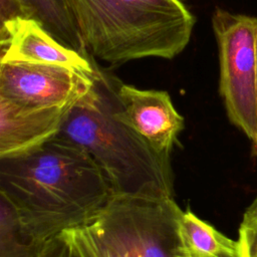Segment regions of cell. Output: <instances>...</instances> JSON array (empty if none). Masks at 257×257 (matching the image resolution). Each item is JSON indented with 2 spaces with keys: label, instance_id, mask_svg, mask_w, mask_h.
Masks as SVG:
<instances>
[{
  "label": "cell",
  "instance_id": "obj_18",
  "mask_svg": "<svg viewBox=\"0 0 257 257\" xmlns=\"http://www.w3.org/2000/svg\"><path fill=\"white\" fill-rule=\"evenodd\" d=\"M252 144H253V150H254V153L256 154V156H257V131H256V136H255V138H254V140L252 141Z\"/></svg>",
  "mask_w": 257,
  "mask_h": 257
},
{
  "label": "cell",
  "instance_id": "obj_10",
  "mask_svg": "<svg viewBox=\"0 0 257 257\" xmlns=\"http://www.w3.org/2000/svg\"><path fill=\"white\" fill-rule=\"evenodd\" d=\"M179 231L186 257H242L238 240H232L189 209L179 219Z\"/></svg>",
  "mask_w": 257,
  "mask_h": 257
},
{
  "label": "cell",
  "instance_id": "obj_7",
  "mask_svg": "<svg viewBox=\"0 0 257 257\" xmlns=\"http://www.w3.org/2000/svg\"><path fill=\"white\" fill-rule=\"evenodd\" d=\"M116 115L161 154H171L185 127L184 117L165 90L117 82Z\"/></svg>",
  "mask_w": 257,
  "mask_h": 257
},
{
  "label": "cell",
  "instance_id": "obj_1",
  "mask_svg": "<svg viewBox=\"0 0 257 257\" xmlns=\"http://www.w3.org/2000/svg\"><path fill=\"white\" fill-rule=\"evenodd\" d=\"M0 193L41 246L88 225L112 197L89 157L56 137L0 159Z\"/></svg>",
  "mask_w": 257,
  "mask_h": 257
},
{
  "label": "cell",
  "instance_id": "obj_16",
  "mask_svg": "<svg viewBox=\"0 0 257 257\" xmlns=\"http://www.w3.org/2000/svg\"><path fill=\"white\" fill-rule=\"evenodd\" d=\"M40 257H77L70 246L59 235L41 246Z\"/></svg>",
  "mask_w": 257,
  "mask_h": 257
},
{
  "label": "cell",
  "instance_id": "obj_6",
  "mask_svg": "<svg viewBox=\"0 0 257 257\" xmlns=\"http://www.w3.org/2000/svg\"><path fill=\"white\" fill-rule=\"evenodd\" d=\"M94 76L59 65L0 62V96L31 109L66 107L92 86Z\"/></svg>",
  "mask_w": 257,
  "mask_h": 257
},
{
  "label": "cell",
  "instance_id": "obj_2",
  "mask_svg": "<svg viewBox=\"0 0 257 257\" xmlns=\"http://www.w3.org/2000/svg\"><path fill=\"white\" fill-rule=\"evenodd\" d=\"M116 85L98 69L92 86L65 110L54 137L89 157L112 196L173 199L170 156L156 151L118 118Z\"/></svg>",
  "mask_w": 257,
  "mask_h": 257
},
{
  "label": "cell",
  "instance_id": "obj_15",
  "mask_svg": "<svg viewBox=\"0 0 257 257\" xmlns=\"http://www.w3.org/2000/svg\"><path fill=\"white\" fill-rule=\"evenodd\" d=\"M18 17H27L19 0H0V58L8 38L7 24Z\"/></svg>",
  "mask_w": 257,
  "mask_h": 257
},
{
  "label": "cell",
  "instance_id": "obj_9",
  "mask_svg": "<svg viewBox=\"0 0 257 257\" xmlns=\"http://www.w3.org/2000/svg\"><path fill=\"white\" fill-rule=\"evenodd\" d=\"M67 107L31 109L0 96V159L31 150L54 137Z\"/></svg>",
  "mask_w": 257,
  "mask_h": 257
},
{
  "label": "cell",
  "instance_id": "obj_13",
  "mask_svg": "<svg viewBox=\"0 0 257 257\" xmlns=\"http://www.w3.org/2000/svg\"><path fill=\"white\" fill-rule=\"evenodd\" d=\"M77 257H128L114 242L89 226H80L60 234Z\"/></svg>",
  "mask_w": 257,
  "mask_h": 257
},
{
  "label": "cell",
  "instance_id": "obj_17",
  "mask_svg": "<svg viewBox=\"0 0 257 257\" xmlns=\"http://www.w3.org/2000/svg\"><path fill=\"white\" fill-rule=\"evenodd\" d=\"M247 211H249V212H251V213L257 215V198L254 200V202L251 204V206L247 209Z\"/></svg>",
  "mask_w": 257,
  "mask_h": 257
},
{
  "label": "cell",
  "instance_id": "obj_4",
  "mask_svg": "<svg viewBox=\"0 0 257 257\" xmlns=\"http://www.w3.org/2000/svg\"><path fill=\"white\" fill-rule=\"evenodd\" d=\"M182 212L174 198L112 196L87 226L128 257H186L179 231Z\"/></svg>",
  "mask_w": 257,
  "mask_h": 257
},
{
  "label": "cell",
  "instance_id": "obj_3",
  "mask_svg": "<svg viewBox=\"0 0 257 257\" xmlns=\"http://www.w3.org/2000/svg\"><path fill=\"white\" fill-rule=\"evenodd\" d=\"M85 52L110 65L171 59L188 45L195 18L181 0H65Z\"/></svg>",
  "mask_w": 257,
  "mask_h": 257
},
{
  "label": "cell",
  "instance_id": "obj_11",
  "mask_svg": "<svg viewBox=\"0 0 257 257\" xmlns=\"http://www.w3.org/2000/svg\"><path fill=\"white\" fill-rule=\"evenodd\" d=\"M27 17L37 21L64 46L85 53L65 0H19Z\"/></svg>",
  "mask_w": 257,
  "mask_h": 257
},
{
  "label": "cell",
  "instance_id": "obj_5",
  "mask_svg": "<svg viewBox=\"0 0 257 257\" xmlns=\"http://www.w3.org/2000/svg\"><path fill=\"white\" fill-rule=\"evenodd\" d=\"M212 26L227 114L252 142L257 131V18L217 8Z\"/></svg>",
  "mask_w": 257,
  "mask_h": 257
},
{
  "label": "cell",
  "instance_id": "obj_14",
  "mask_svg": "<svg viewBox=\"0 0 257 257\" xmlns=\"http://www.w3.org/2000/svg\"><path fill=\"white\" fill-rule=\"evenodd\" d=\"M242 257H257V215L246 210L239 228Z\"/></svg>",
  "mask_w": 257,
  "mask_h": 257
},
{
  "label": "cell",
  "instance_id": "obj_12",
  "mask_svg": "<svg viewBox=\"0 0 257 257\" xmlns=\"http://www.w3.org/2000/svg\"><path fill=\"white\" fill-rule=\"evenodd\" d=\"M41 245L27 232L16 211L0 193V257H40Z\"/></svg>",
  "mask_w": 257,
  "mask_h": 257
},
{
  "label": "cell",
  "instance_id": "obj_8",
  "mask_svg": "<svg viewBox=\"0 0 257 257\" xmlns=\"http://www.w3.org/2000/svg\"><path fill=\"white\" fill-rule=\"evenodd\" d=\"M8 38L0 62L20 61L59 65L87 76L97 73L84 54L58 42L37 21L18 17L7 24Z\"/></svg>",
  "mask_w": 257,
  "mask_h": 257
}]
</instances>
